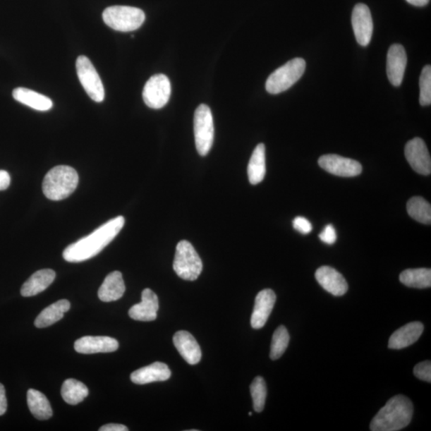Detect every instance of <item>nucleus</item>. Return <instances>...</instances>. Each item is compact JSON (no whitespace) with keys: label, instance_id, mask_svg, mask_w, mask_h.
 <instances>
[{"label":"nucleus","instance_id":"1","mask_svg":"<svg viewBox=\"0 0 431 431\" xmlns=\"http://www.w3.org/2000/svg\"><path fill=\"white\" fill-rule=\"evenodd\" d=\"M124 224L123 216L102 224L93 233L66 247L63 254L64 260L68 262L78 263L95 257L116 238Z\"/></svg>","mask_w":431,"mask_h":431},{"label":"nucleus","instance_id":"2","mask_svg":"<svg viewBox=\"0 0 431 431\" xmlns=\"http://www.w3.org/2000/svg\"><path fill=\"white\" fill-rule=\"evenodd\" d=\"M414 406L402 394L392 397L377 413L370 425L372 431H397L410 424Z\"/></svg>","mask_w":431,"mask_h":431},{"label":"nucleus","instance_id":"3","mask_svg":"<svg viewBox=\"0 0 431 431\" xmlns=\"http://www.w3.org/2000/svg\"><path fill=\"white\" fill-rule=\"evenodd\" d=\"M78 184V175L74 168L58 166L51 169L42 182V191L51 201H61L75 192Z\"/></svg>","mask_w":431,"mask_h":431},{"label":"nucleus","instance_id":"4","mask_svg":"<svg viewBox=\"0 0 431 431\" xmlns=\"http://www.w3.org/2000/svg\"><path fill=\"white\" fill-rule=\"evenodd\" d=\"M108 27L121 32H130L140 28L145 20L144 11L128 6H113L102 13Z\"/></svg>","mask_w":431,"mask_h":431},{"label":"nucleus","instance_id":"5","mask_svg":"<svg viewBox=\"0 0 431 431\" xmlns=\"http://www.w3.org/2000/svg\"><path fill=\"white\" fill-rule=\"evenodd\" d=\"M306 69L305 59L296 58L277 69L267 80L265 87L269 94L277 95L293 87Z\"/></svg>","mask_w":431,"mask_h":431},{"label":"nucleus","instance_id":"6","mask_svg":"<svg viewBox=\"0 0 431 431\" xmlns=\"http://www.w3.org/2000/svg\"><path fill=\"white\" fill-rule=\"evenodd\" d=\"M203 269L201 257L191 243L181 241L176 248L174 270L177 275L186 281H195Z\"/></svg>","mask_w":431,"mask_h":431},{"label":"nucleus","instance_id":"7","mask_svg":"<svg viewBox=\"0 0 431 431\" xmlns=\"http://www.w3.org/2000/svg\"><path fill=\"white\" fill-rule=\"evenodd\" d=\"M194 136L198 154L206 156L210 153L214 140V125L210 108L200 105L194 114Z\"/></svg>","mask_w":431,"mask_h":431},{"label":"nucleus","instance_id":"8","mask_svg":"<svg viewBox=\"0 0 431 431\" xmlns=\"http://www.w3.org/2000/svg\"><path fill=\"white\" fill-rule=\"evenodd\" d=\"M76 71L82 86L90 98L96 102L104 100V87L98 72L87 57L81 56L77 59Z\"/></svg>","mask_w":431,"mask_h":431},{"label":"nucleus","instance_id":"9","mask_svg":"<svg viewBox=\"0 0 431 431\" xmlns=\"http://www.w3.org/2000/svg\"><path fill=\"white\" fill-rule=\"evenodd\" d=\"M171 95V84L167 76L157 74L152 76L143 89V100L150 108L165 107Z\"/></svg>","mask_w":431,"mask_h":431},{"label":"nucleus","instance_id":"10","mask_svg":"<svg viewBox=\"0 0 431 431\" xmlns=\"http://www.w3.org/2000/svg\"><path fill=\"white\" fill-rule=\"evenodd\" d=\"M319 165L324 171L339 177L351 178L360 175L363 167L360 162L336 154H327L320 157Z\"/></svg>","mask_w":431,"mask_h":431},{"label":"nucleus","instance_id":"11","mask_svg":"<svg viewBox=\"0 0 431 431\" xmlns=\"http://www.w3.org/2000/svg\"><path fill=\"white\" fill-rule=\"evenodd\" d=\"M405 156L413 169L422 175L431 173V159L426 143L420 138H413L406 143Z\"/></svg>","mask_w":431,"mask_h":431},{"label":"nucleus","instance_id":"12","mask_svg":"<svg viewBox=\"0 0 431 431\" xmlns=\"http://www.w3.org/2000/svg\"><path fill=\"white\" fill-rule=\"evenodd\" d=\"M351 23L358 44L367 47L372 40L373 33L372 17L367 5L358 4L355 6Z\"/></svg>","mask_w":431,"mask_h":431},{"label":"nucleus","instance_id":"13","mask_svg":"<svg viewBox=\"0 0 431 431\" xmlns=\"http://www.w3.org/2000/svg\"><path fill=\"white\" fill-rule=\"evenodd\" d=\"M406 63L408 56L404 47L400 44H393L388 51L387 58V74L393 86L399 87L401 85Z\"/></svg>","mask_w":431,"mask_h":431},{"label":"nucleus","instance_id":"14","mask_svg":"<svg viewBox=\"0 0 431 431\" xmlns=\"http://www.w3.org/2000/svg\"><path fill=\"white\" fill-rule=\"evenodd\" d=\"M315 276L322 288L333 296H344L348 290V284L341 273L332 267H320Z\"/></svg>","mask_w":431,"mask_h":431},{"label":"nucleus","instance_id":"15","mask_svg":"<svg viewBox=\"0 0 431 431\" xmlns=\"http://www.w3.org/2000/svg\"><path fill=\"white\" fill-rule=\"evenodd\" d=\"M276 300V294L272 289H264L257 294L251 317V325L254 329H260L265 325Z\"/></svg>","mask_w":431,"mask_h":431},{"label":"nucleus","instance_id":"16","mask_svg":"<svg viewBox=\"0 0 431 431\" xmlns=\"http://www.w3.org/2000/svg\"><path fill=\"white\" fill-rule=\"evenodd\" d=\"M119 347L116 339L108 336H84L75 343V351L81 354L109 353Z\"/></svg>","mask_w":431,"mask_h":431},{"label":"nucleus","instance_id":"17","mask_svg":"<svg viewBox=\"0 0 431 431\" xmlns=\"http://www.w3.org/2000/svg\"><path fill=\"white\" fill-rule=\"evenodd\" d=\"M159 309V298L150 289L142 291V302L133 305L129 310L130 317L138 321H154Z\"/></svg>","mask_w":431,"mask_h":431},{"label":"nucleus","instance_id":"18","mask_svg":"<svg viewBox=\"0 0 431 431\" xmlns=\"http://www.w3.org/2000/svg\"><path fill=\"white\" fill-rule=\"evenodd\" d=\"M174 344L183 359L191 365L202 359V350L196 339L190 332L179 331L174 336Z\"/></svg>","mask_w":431,"mask_h":431},{"label":"nucleus","instance_id":"19","mask_svg":"<svg viewBox=\"0 0 431 431\" xmlns=\"http://www.w3.org/2000/svg\"><path fill=\"white\" fill-rule=\"evenodd\" d=\"M424 327L420 322H412L394 332L388 343L390 349L399 350L409 347L418 341L423 332Z\"/></svg>","mask_w":431,"mask_h":431},{"label":"nucleus","instance_id":"20","mask_svg":"<svg viewBox=\"0 0 431 431\" xmlns=\"http://www.w3.org/2000/svg\"><path fill=\"white\" fill-rule=\"evenodd\" d=\"M171 371L166 363L155 362L133 372L130 375V380L133 384L143 385L154 382L166 381L171 378Z\"/></svg>","mask_w":431,"mask_h":431},{"label":"nucleus","instance_id":"21","mask_svg":"<svg viewBox=\"0 0 431 431\" xmlns=\"http://www.w3.org/2000/svg\"><path fill=\"white\" fill-rule=\"evenodd\" d=\"M126 291L123 274L115 271L109 274L99 290V298L103 302L118 301L123 296Z\"/></svg>","mask_w":431,"mask_h":431},{"label":"nucleus","instance_id":"22","mask_svg":"<svg viewBox=\"0 0 431 431\" xmlns=\"http://www.w3.org/2000/svg\"><path fill=\"white\" fill-rule=\"evenodd\" d=\"M56 272L52 269H42L34 273L21 288V295L30 297L45 291L56 279Z\"/></svg>","mask_w":431,"mask_h":431},{"label":"nucleus","instance_id":"23","mask_svg":"<svg viewBox=\"0 0 431 431\" xmlns=\"http://www.w3.org/2000/svg\"><path fill=\"white\" fill-rule=\"evenodd\" d=\"M12 95L17 102L36 111H47L53 107V102L48 97L30 89L18 87L13 90Z\"/></svg>","mask_w":431,"mask_h":431},{"label":"nucleus","instance_id":"24","mask_svg":"<svg viewBox=\"0 0 431 431\" xmlns=\"http://www.w3.org/2000/svg\"><path fill=\"white\" fill-rule=\"evenodd\" d=\"M70 308L71 303L66 300H61L52 303L40 312L35 321V325L39 329L51 326L62 320L64 314L68 312Z\"/></svg>","mask_w":431,"mask_h":431},{"label":"nucleus","instance_id":"25","mask_svg":"<svg viewBox=\"0 0 431 431\" xmlns=\"http://www.w3.org/2000/svg\"><path fill=\"white\" fill-rule=\"evenodd\" d=\"M266 174L265 147L263 143L255 148L248 166V180L252 185H257L262 181Z\"/></svg>","mask_w":431,"mask_h":431},{"label":"nucleus","instance_id":"26","mask_svg":"<svg viewBox=\"0 0 431 431\" xmlns=\"http://www.w3.org/2000/svg\"><path fill=\"white\" fill-rule=\"evenodd\" d=\"M28 405L30 411L39 420H47L53 415L51 406L42 392L30 389L28 391Z\"/></svg>","mask_w":431,"mask_h":431},{"label":"nucleus","instance_id":"27","mask_svg":"<svg viewBox=\"0 0 431 431\" xmlns=\"http://www.w3.org/2000/svg\"><path fill=\"white\" fill-rule=\"evenodd\" d=\"M61 394L66 403L77 405L88 396L89 391L87 387L82 382L68 379L63 382Z\"/></svg>","mask_w":431,"mask_h":431},{"label":"nucleus","instance_id":"28","mask_svg":"<svg viewBox=\"0 0 431 431\" xmlns=\"http://www.w3.org/2000/svg\"><path fill=\"white\" fill-rule=\"evenodd\" d=\"M399 280L410 288L427 289L431 286V270L430 269H406L400 274Z\"/></svg>","mask_w":431,"mask_h":431},{"label":"nucleus","instance_id":"29","mask_svg":"<svg viewBox=\"0 0 431 431\" xmlns=\"http://www.w3.org/2000/svg\"><path fill=\"white\" fill-rule=\"evenodd\" d=\"M406 210L413 219L425 224H430L431 206L426 200L420 197L412 198L406 205Z\"/></svg>","mask_w":431,"mask_h":431},{"label":"nucleus","instance_id":"30","mask_svg":"<svg viewBox=\"0 0 431 431\" xmlns=\"http://www.w3.org/2000/svg\"><path fill=\"white\" fill-rule=\"evenodd\" d=\"M289 339L290 336L286 327L283 325L278 327L272 336L270 351V358L272 360H278L283 356L288 348Z\"/></svg>","mask_w":431,"mask_h":431},{"label":"nucleus","instance_id":"31","mask_svg":"<svg viewBox=\"0 0 431 431\" xmlns=\"http://www.w3.org/2000/svg\"><path fill=\"white\" fill-rule=\"evenodd\" d=\"M250 392L255 411L262 412L267 398L266 382L262 377L258 376L254 379L250 386Z\"/></svg>","mask_w":431,"mask_h":431},{"label":"nucleus","instance_id":"32","mask_svg":"<svg viewBox=\"0 0 431 431\" xmlns=\"http://www.w3.org/2000/svg\"><path fill=\"white\" fill-rule=\"evenodd\" d=\"M420 102L423 107L431 104V66H425L422 71L420 80Z\"/></svg>","mask_w":431,"mask_h":431},{"label":"nucleus","instance_id":"33","mask_svg":"<svg viewBox=\"0 0 431 431\" xmlns=\"http://www.w3.org/2000/svg\"><path fill=\"white\" fill-rule=\"evenodd\" d=\"M414 375L418 380L425 382H431V363L424 361L418 363L414 368Z\"/></svg>","mask_w":431,"mask_h":431},{"label":"nucleus","instance_id":"34","mask_svg":"<svg viewBox=\"0 0 431 431\" xmlns=\"http://www.w3.org/2000/svg\"><path fill=\"white\" fill-rule=\"evenodd\" d=\"M293 227L302 234H308L312 232V224L305 217H297L293 221Z\"/></svg>","mask_w":431,"mask_h":431},{"label":"nucleus","instance_id":"35","mask_svg":"<svg viewBox=\"0 0 431 431\" xmlns=\"http://www.w3.org/2000/svg\"><path fill=\"white\" fill-rule=\"evenodd\" d=\"M320 239L327 245H333L337 240V233L335 228L329 224L327 226L323 232L319 235Z\"/></svg>","mask_w":431,"mask_h":431},{"label":"nucleus","instance_id":"36","mask_svg":"<svg viewBox=\"0 0 431 431\" xmlns=\"http://www.w3.org/2000/svg\"><path fill=\"white\" fill-rule=\"evenodd\" d=\"M8 409V400L6 397L4 386L0 384V416L4 415Z\"/></svg>","mask_w":431,"mask_h":431},{"label":"nucleus","instance_id":"37","mask_svg":"<svg viewBox=\"0 0 431 431\" xmlns=\"http://www.w3.org/2000/svg\"><path fill=\"white\" fill-rule=\"evenodd\" d=\"M11 183L9 174L5 171H0V190H7Z\"/></svg>","mask_w":431,"mask_h":431},{"label":"nucleus","instance_id":"38","mask_svg":"<svg viewBox=\"0 0 431 431\" xmlns=\"http://www.w3.org/2000/svg\"><path fill=\"white\" fill-rule=\"evenodd\" d=\"M100 431H127L128 428H127L124 425L121 424H115L111 423L105 425V426H102L100 429Z\"/></svg>","mask_w":431,"mask_h":431},{"label":"nucleus","instance_id":"39","mask_svg":"<svg viewBox=\"0 0 431 431\" xmlns=\"http://www.w3.org/2000/svg\"><path fill=\"white\" fill-rule=\"evenodd\" d=\"M406 1L416 7H424L429 4L430 0H406Z\"/></svg>","mask_w":431,"mask_h":431},{"label":"nucleus","instance_id":"40","mask_svg":"<svg viewBox=\"0 0 431 431\" xmlns=\"http://www.w3.org/2000/svg\"><path fill=\"white\" fill-rule=\"evenodd\" d=\"M252 415H253V414H252V412H250V416H252Z\"/></svg>","mask_w":431,"mask_h":431}]
</instances>
